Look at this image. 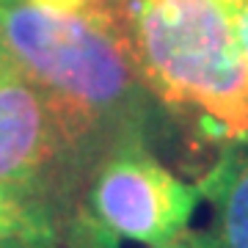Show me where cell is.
Instances as JSON below:
<instances>
[{
    "instance_id": "cell-9",
    "label": "cell",
    "mask_w": 248,
    "mask_h": 248,
    "mask_svg": "<svg viewBox=\"0 0 248 248\" xmlns=\"http://www.w3.org/2000/svg\"><path fill=\"white\" fill-rule=\"evenodd\" d=\"M42 9H53V11H80V9H89L94 3H102V0H31Z\"/></svg>"
},
{
    "instance_id": "cell-4",
    "label": "cell",
    "mask_w": 248,
    "mask_h": 248,
    "mask_svg": "<svg viewBox=\"0 0 248 248\" xmlns=\"http://www.w3.org/2000/svg\"><path fill=\"white\" fill-rule=\"evenodd\" d=\"M80 146L53 99L6 63L0 72V185L33 190Z\"/></svg>"
},
{
    "instance_id": "cell-10",
    "label": "cell",
    "mask_w": 248,
    "mask_h": 248,
    "mask_svg": "<svg viewBox=\"0 0 248 248\" xmlns=\"http://www.w3.org/2000/svg\"><path fill=\"white\" fill-rule=\"evenodd\" d=\"M6 63H9V55L3 53V47H0V72L6 69Z\"/></svg>"
},
{
    "instance_id": "cell-5",
    "label": "cell",
    "mask_w": 248,
    "mask_h": 248,
    "mask_svg": "<svg viewBox=\"0 0 248 248\" xmlns=\"http://www.w3.org/2000/svg\"><path fill=\"white\" fill-rule=\"evenodd\" d=\"M215 210L218 234L215 248H248V149L226 152V157L213 169L204 182Z\"/></svg>"
},
{
    "instance_id": "cell-2",
    "label": "cell",
    "mask_w": 248,
    "mask_h": 248,
    "mask_svg": "<svg viewBox=\"0 0 248 248\" xmlns=\"http://www.w3.org/2000/svg\"><path fill=\"white\" fill-rule=\"evenodd\" d=\"M149 94L204 130L248 141V69L229 0H113Z\"/></svg>"
},
{
    "instance_id": "cell-3",
    "label": "cell",
    "mask_w": 248,
    "mask_h": 248,
    "mask_svg": "<svg viewBox=\"0 0 248 248\" xmlns=\"http://www.w3.org/2000/svg\"><path fill=\"white\" fill-rule=\"evenodd\" d=\"M199 190L160 166L141 143L116 146L94 174L86 199L91 246L116 248L119 240L163 246L193 218Z\"/></svg>"
},
{
    "instance_id": "cell-11",
    "label": "cell",
    "mask_w": 248,
    "mask_h": 248,
    "mask_svg": "<svg viewBox=\"0 0 248 248\" xmlns=\"http://www.w3.org/2000/svg\"><path fill=\"white\" fill-rule=\"evenodd\" d=\"M0 248H22V246H0Z\"/></svg>"
},
{
    "instance_id": "cell-8",
    "label": "cell",
    "mask_w": 248,
    "mask_h": 248,
    "mask_svg": "<svg viewBox=\"0 0 248 248\" xmlns=\"http://www.w3.org/2000/svg\"><path fill=\"white\" fill-rule=\"evenodd\" d=\"M152 248H215V243H213V237H202V234H187V232H182V234H177L169 243L152 246Z\"/></svg>"
},
{
    "instance_id": "cell-6",
    "label": "cell",
    "mask_w": 248,
    "mask_h": 248,
    "mask_svg": "<svg viewBox=\"0 0 248 248\" xmlns=\"http://www.w3.org/2000/svg\"><path fill=\"white\" fill-rule=\"evenodd\" d=\"M55 237L53 218L33 193L0 185V246L50 248Z\"/></svg>"
},
{
    "instance_id": "cell-7",
    "label": "cell",
    "mask_w": 248,
    "mask_h": 248,
    "mask_svg": "<svg viewBox=\"0 0 248 248\" xmlns=\"http://www.w3.org/2000/svg\"><path fill=\"white\" fill-rule=\"evenodd\" d=\"M229 11H232V22H234L240 55H243V63L248 69V0H229Z\"/></svg>"
},
{
    "instance_id": "cell-1",
    "label": "cell",
    "mask_w": 248,
    "mask_h": 248,
    "mask_svg": "<svg viewBox=\"0 0 248 248\" xmlns=\"http://www.w3.org/2000/svg\"><path fill=\"white\" fill-rule=\"evenodd\" d=\"M0 47L61 110L80 143L133 133L146 94L113 0L80 11L0 0Z\"/></svg>"
}]
</instances>
